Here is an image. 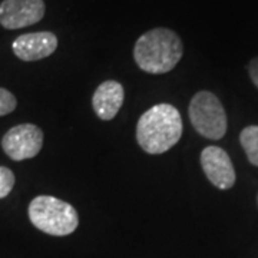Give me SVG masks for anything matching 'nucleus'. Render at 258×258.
<instances>
[{
	"label": "nucleus",
	"mask_w": 258,
	"mask_h": 258,
	"mask_svg": "<svg viewBox=\"0 0 258 258\" xmlns=\"http://www.w3.org/2000/svg\"><path fill=\"white\" fill-rule=\"evenodd\" d=\"M43 147V132L33 123H20L10 128L2 138L5 154L13 161L35 158Z\"/></svg>",
	"instance_id": "39448f33"
},
{
	"label": "nucleus",
	"mask_w": 258,
	"mask_h": 258,
	"mask_svg": "<svg viewBox=\"0 0 258 258\" xmlns=\"http://www.w3.org/2000/svg\"><path fill=\"white\" fill-rule=\"evenodd\" d=\"M240 142L249 162L254 166H258V125H249L242 129Z\"/></svg>",
	"instance_id": "9d476101"
},
{
	"label": "nucleus",
	"mask_w": 258,
	"mask_h": 258,
	"mask_svg": "<svg viewBox=\"0 0 258 258\" xmlns=\"http://www.w3.org/2000/svg\"><path fill=\"white\" fill-rule=\"evenodd\" d=\"M15 182H16V178H15L13 171L6 166H0V200L12 192Z\"/></svg>",
	"instance_id": "9b49d317"
},
{
	"label": "nucleus",
	"mask_w": 258,
	"mask_h": 258,
	"mask_svg": "<svg viewBox=\"0 0 258 258\" xmlns=\"http://www.w3.org/2000/svg\"><path fill=\"white\" fill-rule=\"evenodd\" d=\"M201 166L204 174L215 188L230 189L235 184V169L230 155L220 147H207L201 152Z\"/></svg>",
	"instance_id": "0eeeda50"
},
{
	"label": "nucleus",
	"mask_w": 258,
	"mask_h": 258,
	"mask_svg": "<svg viewBox=\"0 0 258 258\" xmlns=\"http://www.w3.org/2000/svg\"><path fill=\"white\" fill-rule=\"evenodd\" d=\"M188 115L194 129L204 138L218 141L227 134V113L212 92L195 93L188 106Z\"/></svg>",
	"instance_id": "20e7f679"
},
{
	"label": "nucleus",
	"mask_w": 258,
	"mask_h": 258,
	"mask_svg": "<svg viewBox=\"0 0 258 258\" xmlns=\"http://www.w3.org/2000/svg\"><path fill=\"white\" fill-rule=\"evenodd\" d=\"M184 55L181 37L174 30L155 28L145 32L134 47V59L141 71L151 75L171 72Z\"/></svg>",
	"instance_id": "f03ea898"
},
{
	"label": "nucleus",
	"mask_w": 258,
	"mask_h": 258,
	"mask_svg": "<svg viewBox=\"0 0 258 258\" xmlns=\"http://www.w3.org/2000/svg\"><path fill=\"white\" fill-rule=\"evenodd\" d=\"M257 200H258V197H257Z\"/></svg>",
	"instance_id": "4468645a"
},
{
	"label": "nucleus",
	"mask_w": 258,
	"mask_h": 258,
	"mask_svg": "<svg viewBox=\"0 0 258 258\" xmlns=\"http://www.w3.org/2000/svg\"><path fill=\"white\" fill-rule=\"evenodd\" d=\"M46 12L43 0H3L0 5V25L8 30L32 26Z\"/></svg>",
	"instance_id": "423d86ee"
},
{
	"label": "nucleus",
	"mask_w": 258,
	"mask_h": 258,
	"mask_svg": "<svg viewBox=\"0 0 258 258\" xmlns=\"http://www.w3.org/2000/svg\"><path fill=\"white\" fill-rule=\"evenodd\" d=\"M182 129V118L175 106L158 103L141 115L137 123V141L147 154L159 155L179 142Z\"/></svg>",
	"instance_id": "f257e3e1"
},
{
	"label": "nucleus",
	"mask_w": 258,
	"mask_h": 258,
	"mask_svg": "<svg viewBox=\"0 0 258 258\" xmlns=\"http://www.w3.org/2000/svg\"><path fill=\"white\" fill-rule=\"evenodd\" d=\"M125 98L123 86L116 81L102 82L92 96V106L96 116L102 120H112L122 108Z\"/></svg>",
	"instance_id": "1a4fd4ad"
},
{
	"label": "nucleus",
	"mask_w": 258,
	"mask_h": 258,
	"mask_svg": "<svg viewBox=\"0 0 258 258\" xmlns=\"http://www.w3.org/2000/svg\"><path fill=\"white\" fill-rule=\"evenodd\" d=\"M29 220L42 232L53 237L72 234L79 225L78 212L69 203L52 195H39L28 208Z\"/></svg>",
	"instance_id": "7ed1b4c3"
},
{
	"label": "nucleus",
	"mask_w": 258,
	"mask_h": 258,
	"mask_svg": "<svg viewBox=\"0 0 258 258\" xmlns=\"http://www.w3.org/2000/svg\"><path fill=\"white\" fill-rule=\"evenodd\" d=\"M13 53L20 60L35 62L50 56L57 49V37L52 32H33L19 36L13 42Z\"/></svg>",
	"instance_id": "6e6552de"
},
{
	"label": "nucleus",
	"mask_w": 258,
	"mask_h": 258,
	"mask_svg": "<svg viewBox=\"0 0 258 258\" xmlns=\"http://www.w3.org/2000/svg\"><path fill=\"white\" fill-rule=\"evenodd\" d=\"M248 74L252 83L255 85V88L258 89V56L254 57L248 63Z\"/></svg>",
	"instance_id": "ddd939ff"
},
{
	"label": "nucleus",
	"mask_w": 258,
	"mask_h": 258,
	"mask_svg": "<svg viewBox=\"0 0 258 258\" xmlns=\"http://www.w3.org/2000/svg\"><path fill=\"white\" fill-rule=\"evenodd\" d=\"M16 106H18L16 96L8 89L0 88V116L12 113L16 109Z\"/></svg>",
	"instance_id": "f8f14e48"
}]
</instances>
